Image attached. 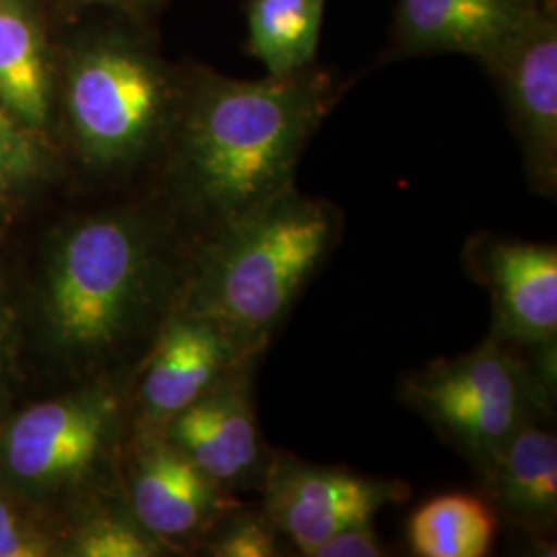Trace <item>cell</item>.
I'll list each match as a JSON object with an SVG mask.
<instances>
[{"label":"cell","instance_id":"1","mask_svg":"<svg viewBox=\"0 0 557 557\" xmlns=\"http://www.w3.org/2000/svg\"><path fill=\"white\" fill-rule=\"evenodd\" d=\"M347 89L329 69L234 79L207 66L186 73L174 170L211 238L296 186L299 161Z\"/></svg>","mask_w":557,"mask_h":557},{"label":"cell","instance_id":"2","mask_svg":"<svg viewBox=\"0 0 557 557\" xmlns=\"http://www.w3.org/2000/svg\"><path fill=\"white\" fill-rule=\"evenodd\" d=\"M343 232L335 202L296 186L209 239L186 312L211 320L244 359H259Z\"/></svg>","mask_w":557,"mask_h":557},{"label":"cell","instance_id":"3","mask_svg":"<svg viewBox=\"0 0 557 557\" xmlns=\"http://www.w3.org/2000/svg\"><path fill=\"white\" fill-rule=\"evenodd\" d=\"M186 73L180 75L149 41L106 32L79 44L69 60L66 103L87 160L131 165L178 120Z\"/></svg>","mask_w":557,"mask_h":557},{"label":"cell","instance_id":"4","mask_svg":"<svg viewBox=\"0 0 557 557\" xmlns=\"http://www.w3.org/2000/svg\"><path fill=\"white\" fill-rule=\"evenodd\" d=\"M556 380L496 337L438 359L403 382V400L478 471L533 421H547Z\"/></svg>","mask_w":557,"mask_h":557},{"label":"cell","instance_id":"5","mask_svg":"<svg viewBox=\"0 0 557 557\" xmlns=\"http://www.w3.org/2000/svg\"><path fill=\"white\" fill-rule=\"evenodd\" d=\"M153 269L151 244L135 218L79 225L60 250L50 285L57 337L83 351L114 347L151 301Z\"/></svg>","mask_w":557,"mask_h":557},{"label":"cell","instance_id":"6","mask_svg":"<svg viewBox=\"0 0 557 557\" xmlns=\"http://www.w3.org/2000/svg\"><path fill=\"white\" fill-rule=\"evenodd\" d=\"M479 64L498 87L529 188L556 199L557 9L537 4Z\"/></svg>","mask_w":557,"mask_h":557},{"label":"cell","instance_id":"7","mask_svg":"<svg viewBox=\"0 0 557 557\" xmlns=\"http://www.w3.org/2000/svg\"><path fill=\"white\" fill-rule=\"evenodd\" d=\"M465 269L494 306L492 337L533 354L556 380L557 248L527 239L479 234L465 246Z\"/></svg>","mask_w":557,"mask_h":557},{"label":"cell","instance_id":"8","mask_svg":"<svg viewBox=\"0 0 557 557\" xmlns=\"http://www.w3.org/2000/svg\"><path fill=\"white\" fill-rule=\"evenodd\" d=\"M260 490L264 515L308 557L341 529L372 522L384 506L409 496L403 481L366 478L275 453Z\"/></svg>","mask_w":557,"mask_h":557},{"label":"cell","instance_id":"9","mask_svg":"<svg viewBox=\"0 0 557 557\" xmlns=\"http://www.w3.org/2000/svg\"><path fill=\"white\" fill-rule=\"evenodd\" d=\"M257 361L239 366L218 386L170 419V442L225 492L260 487L273 453L260 436L252 397Z\"/></svg>","mask_w":557,"mask_h":557},{"label":"cell","instance_id":"10","mask_svg":"<svg viewBox=\"0 0 557 557\" xmlns=\"http://www.w3.org/2000/svg\"><path fill=\"white\" fill-rule=\"evenodd\" d=\"M116 413L112 397L54 400L27 409L7 434L11 473L34 483L79 475L100 457Z\"/></svg>","mask_w":557,"mask_h":557},{"label":"cell","instance_id":"11","mask_svg":"<svg viewBox=\"0 0 557 557\" xmlns=\"http://www.w3.org/2000/svg\"><path fill=\"white\" fill-rule=\"evenodd\" d=\"M133 512L156 537L199 535L239 502L199 471L168 440H149L140 448L133 487Z\"/></svg>","mask_w":557,"mask_h":557},{"label":"cell","instance_id":"12","mask_svg":"<svg viewBox=\"0 0 557 557\" xmlns=\"http://www.w3.org/2000/svg\"><path fill=\"white\" fill-rule=\"evenodd\" d=\"M537 0H397L391 59L462 54L483 60Z\"/></svg>","mask_w":557,"mask_h":557},{"label":"cell","instance_id":"13","mask_svg":"<svg viewBox=\"0 0 557 557\" xmlns=\"http://www.w3.org/2000/svg\"><path fill=\"white\" fill-rule=\"evenodd\" d=\"M244 359L211 320L184 312L163 329L140 395L149 416L170 421L239 366Z\"/></svg>","mask_w":557,"mask_h":557},{"label":"cell","instance_id":"14","mask_svg":"<svg viewBox=\"0 0 557 557\" xmlns=\"http://www.w3.org/2000/svg\"><path fill=\"white\" fill-rule=\"evenodd\" d=\"M543 423L522 425L478 469L496 515L539 541L554 535L557 522V438Z\"/></svg>","mask_w":557,"mask_h":557},{"label":"cell","instance_id":"15","mask_svg":"<svg viewBox=\"0 0 557 557\" xmlns=\"http://www.w3.org/2000/svg\"><path fill=\"white\" fill-rule=\"evenodd\" d=\"M0 101L27 131L50 112V66L32 0H0Z\"/></svg>","mask_w":557,"mask_h":557},{"label":"cell","instance_id":"16","mask_svg":"<svg viewBox=\"0 0 557 557\" xmlns=\"http://www.w3.org/2000/svg\"><path fill=\"white\" fill-rule=\"evenodd\" d=\"M324 7L326 0H246V54L277 79L317 66Z\"/></svg>","mask_w":557,"mask_h":557},{"label":"cell","instance_id":"17","mask_svg":"<svg viewBox=\"0 0 557 557\" xmlns=\"http://www.w3.org/2000/svg\"><path fill=\"white\" fill-rule=\"evenodd\" d=\"M498 533V515L485 498L444 494L411 515L407 539L419 557H483Z\"/></svg>","mask_w":557,"mask_h":557},{"label":"cell","instance_id":"18","mask_svg":"<svg viewBox=\"0 0 557 557\" xmlns=\"http://www.w3.org/2000/svg\"><path fill=\"white\" fill-rule=\"evenodd\" d=\"M218 531L207 543V554L215 557H277L285 554L281 533L262 508L230 510L215 522Z\"/></svg>","mask_w":557,"mask_h":557},{"label":"cell","instance_id":"19","mask_svg":"<svg viewBox=\"0 0 557 557\" xmlns=\"http://www.w3.org/2000/svg\"><path fill=\"white\" fill-rule=\"evenodd\" d=\"M140 522L124 518H94L77 539V556L83 557H149L160 554V545Z\"/></svg>","mask_w":557,"mask_h":557},{"label":"cell","instance_id":"20","mask_svg":"<svg viewBox=\"0 0 557 557\" xmlns=\"http://www.w3.org/2000/svg\"><path fill=\"white\" fill-rule=\"evenodd\" d=\"M38 145L23 124L0 101V165L9 178H25L38 170Z\"/></svg>","mask_w":557,"mask_h":557},{"label":"cell","instance_id":"21","mask_svg":"<svg viewBox=\"0 0 557 557\" xmlns=\"http://www.w3.org/2000/svg\"><path fill=\"white\" fill-rule=\"evenodd\" d=\"M386 556L384 545L372 522H359L341 529L335 535L320 543L310 557H382Z\"/></svg>","mask_w":557,"mask_h":557},{"label":"cell","instance_id":"22","mask_svg":"<svg viewBox=\"0 0 557 557\" xmlns=\"http://www.w3.org/2000/svg\"><path fill=\"white\" fill-rule=\"evenodd\" d=\"M40 545L21 533L15 515L0 499V557L41 556Z\"/></svg>","mask_w":557,"mask_h":557},{"label":"cell","instance_id":"23","mask_svg":"<svg viewBox=\"0 0 557 557\" xmlns=\"http://www.w3.org/2000/svg\"><path fill=\"white\" fill-rule=\"evenodd\" d=\"M62 2L77 9H106V11L120 13L128 20L143 21L158 13L170 0H62Z\"/></svg>","mask_w":557,"mask_h":557},{"label":"cell","instance_id":"24","mask_svg":"<svg viewBox=\"0 0 557 557\" xmlns=\"http://www.w3.org/2000/svg\"><path fill=\"white\" fill-rule=\"evenodd\" d=\"M7 182H9V174H7V172L2 170V165H0V199H2V193H4Z\"/></svg>","mask_w":557,"mask_h":557},{"label":"cell","instance_id":"25","mask_svg":"<svg viewBox=\"0 0 557 557\" xmlns=\"http://www.w3.org/2000/svg\"><path fill=\"white\" fill-rule=\"evenodd\" d=\"M537 2L545 9H557V0H537Z\"/></svg>","mask_w":557,"mask_h":557},{"label":"cell","instance_id":"26","mask_svg":"<svg viewBox=\"0 0 557 557\" xmlns=\"http://www.w3.org/2000/svg\"><path fill=\"white\" fill-rule=\"evenodd\" d=\"M0 337H2V335H0Z\"/></svg>","mask_w":557,"mask_h":557}]
</instances>
